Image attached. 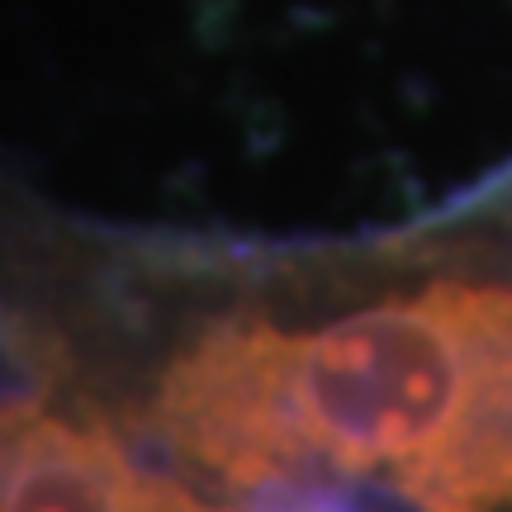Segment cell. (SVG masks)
Masks as SVG:
<instances>
[{
    "mask_svg": "<svg viewBox=\"0 0 512 512\" xmlns=\"http://www.w3.org/2000/svg\"><path fill=\"white\" fill-rule=\"evenodd\" d=\"M271 512H347V508H337V503H328V498H290V503H275Z\"/></svg>",
    "mask_w": 512,
    "mask_h": 512,
    "instance_id": "obj_3",
    "label": "cell"
},
{
    "mask_svg": "<svg viewBox=\"0 0 512 512\" xmlns=\"http://www.w3.org/2000/svg\"><path fill=\"white\" fill-rule=\"evenodd\" d=\"M162 413L233 484L323 475L403 512H512V280L437 271L304 328L204 332Z\"/></svg>",
    "mask_w": 512,
    "mask_h": 512,
    "instance_id": "obj_1",
    "label": "cell"
},
{
    "mask_svg": "<svg viewBox=\"0 0 512 512\" xmlns=\"http://www.w3.org/2000/svg\"><path fill=\"white\" fill-rule=\"evenodd\" d=\"M0 512H200L95 422L0 408Z\"/></svg>",
    "mask_w": 512,
    "mask_h": 512,
    "instance_id": "obj_2",
    "label": "cell"
}]
</instances>
